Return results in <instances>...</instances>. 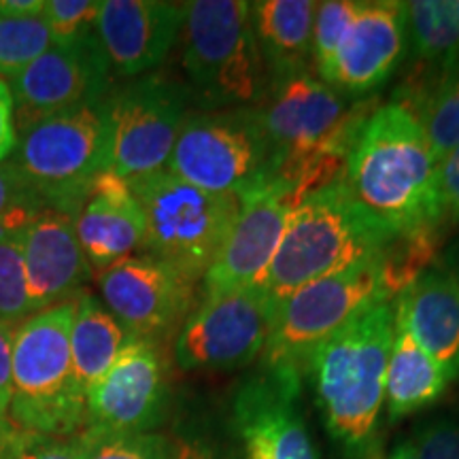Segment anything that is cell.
<instances>
[{
    "mask_svg": "<svg viewBox=\"0 0 459 459\" xmlns=\"http://www.w3.org/2000/svg\"><path fill=\"white\" fill-rule=\"evenodd\" d=\"M438 162L409 108L398 102L368 115L349 152L341 183L359 213L387 240L443 226Z\"/></svg>",
    "mask_w": 459,
    "mask_h": 459,
    "instance_id": "6da1fadb",
    "label": "cell"
},
{
    "mask_svg": "<svg viewBox=\"0 0 459 459\" xmlns=\"http://www.w3.org/2000/svg\"><path fill=\"white\" fill-rule=\"evenodd\" d=\"M394 334V302H378L321 344L308 366L325 428L351 453L364 451L375 436Z\"/></svg>",
    "mask_w": 459,
    "mask_h": 459,
    "instance_id": "7a4b0ae2",
    "label": "cell"
},
{
    "mask_svg": "<svg viewBox=\"0 0 459 459\" xmlns=\"http://www.w3.org/2000/svg\"><path fill=\"white\" fill-rule=\"evenodd\" d=\"M387 243L359 213L342 183L336 181L291 211L283 238L257 290L274 311L281 300L311 281L378 260Z\"/></svg>",
    "mask_w": 459,
    "mask_h": 459,
    "instance_id": "3957f363",
    "label": "cell"
},
{
    "mask_svg": "<svg viewBox=\"0 0 459 459\" xmlns=\"http://www.w3.org/2000/svg\"><path fill=\"white\" fill-rule=\"evenodd\" d=\"M74 300L22 321L13 336L11 426L71 438L85 426V394L74 377L71 328Z\"/></svg>",
    "mask_w": 459,
    "mask_h": 459,
    "instance_id": "277c9868",
    "label": "cell"
},
{
    "mask_svg": "<svg viewBox=\"0 0 459 459\" xmlns=\"http://www.w3.org/2000/svg\"><path fill=\"white\" fill-rule=\"evenodd\" d=\"M107 96L39 119L17 134L9 162L20 169L48 209L74 217L96 177L108 170Z\"/></svg>",
    "mask_w": 459,
    "mask_h": 459,
    "instance_id": "5b68a950",
    "label": "cell"
},
{
    "mask_svg": "<svg viewBox=\"0 0 459 459\" xmlns=\"http://www.w3.org/2000/svg\"><path fill=\"white\" fill-rule=\"evenodd\" d=\"M181 34L187 90L203 105V111L254 107L262 100L268 83L251 26L249 3H187Z\"/></svg>",
    "mask_w": 459,
    "mask_h": 459,
    "instance_id": "8992f818",
    "label": "cell"
},
{
    "mask_svg": "<svg viewBox=\"0 0 459 459\" xmlns=\"http://www.w3.org/2000/svg\"><path fill=\"white\" fill-rule=\"evenodd\" d=\"M128 186L145 215L141 254L203 283L237 220L240 198L204 192L166 169L128 179Z\"/></svg>",
    "mask_w": 459,
    "mask_h": 459,
    "instance_id": "52a82bcc",
    "label": "cell"
},
{
    "mask_svg": "<svg viewBox=\"0 0 459 459\" xmlns=\"http://www.w3.org/2000/svg\"><path fill=\"white\" fill-rule=\"evenodd\" d=\"M387 300L378 260L302 285L274 307L262 351L264 370L300 385L321 344L358 315Z\"/></svg>",
    "mask_w": 459,
    "mask_h": 459,
    "instance_id": "ba28073f",
    "label": "cell"
},
{
    "mask_svg": "<svg viewBox=\"0 0 459 459\" xmlns=\"http://www.w3.org/2000/svg\"><path fill=\"white\" fill-rule=\"evenodd\" d=\"M166 170L204 192L243 198L273 177V158L255 107L189 113Z\"/></svg>",
    "mask_w": 459,
    "mask_h": 459,
    "instance_id": "9c48e42d",
    "label": "cell"
},
{
    "mask_svg": "<svg viewBox=\"0 0 459 459\" xmlns=\"http://www.w3.org/2000/svg\"><path fill=\"white\" fill-rule=\"evenodd\" d=\"M189 100L192 94L186 85L164 74L136 77L108 91V170L126 181L164 170L189 115Z\"/></svg>",
    "mask_w": 459,
    "mask_h": 459,
    "instance_id": "30bf717a",
    "label": "cell"
},
{
    "mask_svg": "<svg viewBox=\"0 0 459 459\" xmlns=\"http://www.w3.org/2000/svg\"><path fill=\"white\" fill-rule=\"evenodd\" d=\"M273 307L257 287L203 296L175 338L186 372H228L251 364L266 347Z\"/></svg>",
    "mask_w": 459,
    "mask_h": 459,
    "instance_id": "8fae6325",
    "label": "cell"
},
{
    "mask_svg": "<svg viewBox=\"0 0 459 459\" xmlns=\"http://www.w3.org/2000/svg\"><path fill=\"white\" fill-rule=\"evenodd\" d=\"M96 281L102 304L128 336L162 342L196 307L198 283L147 254L115 262Z\"/></svg>",
    "mask_w": 459,
    "mask_h": 459,
    "instance_id": "7c38bea8",
    "label": "cell"
},
{
    "mask_svg": "<svg viewBox=\"0 0 459 459\" xmlns=\"http://www.w3.org/2000/svg\"><path fill=\"white\" fill-rule=\"evenodd\" d=\"M169 394V361L162 344L128 336L111 368L85 394L83 429L149 432L164 419Z\"/></svg>",
    "mask_w": 459,
    "mask_h": 459,
    "instance_id": "4fadbf2b",
    "label": "cell"
},
{
    "mask_svg": "<svg viewBox=\"0 0 459 459\" xmlns=\"http://www.w3.org/2000/svg\"><path fill=\"white\" fill-rule=\"evenodd\" d=\"M111 74L96 32L73 41H51L45 54L7 82L17 134L49 115L105 99Z\"/></svg>",
    "mask_w": 459,
    "mask_h": 459,
    "instance_id": "5bb4252c",
    "label": "cell"
},
{
    "mask_svg": "<svg viewBox=\"0 0 459 459\" xmlns=\"http://www.w3.org/2000/svg\"><path fill=\"white\" fill-rule=\"evenodd\" d=\"M294 209L290 194L273 181L245 194L220 254L200 283L203 296L230 294L260 285Z\"/></svg>",
    "mask_w": 459,
    "mask_h": 459,
    "instance_id": "9a60e30c",
    "label": "cell"
},
{
    "mask_svg": "<svg viewBox=\"0 0 459 459\" xmlns=\"http://www.w3.org/2000/svg\"><path fill=\"white\" fill-rule=\"evenodd\" d=\"M406 3L361 0L344 32L330 83L349 100H364L406 57Z\"/></svg>",
    "mask_w": 459,
    "mask_h": 459,
    "instance_id": "2e32d148",
    "label": "cell"
},
{
    "mask_svg": "<svg viewBox=\"0 0 459 459\" xmlns=\"http://www.w3.org/2000/svg\"><path fill=\"white\" fill-rule=\"evenodd\" d=\"M187 3L102 0L94 32L111 73L136 79L162 65L186 24Z\"/></svg>",
    "mask_w": 459,
    "mask_h": 459,
    "instance_id": "e0dca14e",
    "label": "cell"
},
{
    "mask_svg": "<svg viewBox=\"0 0 459 459\" xmlns=\"http://www.w3.org/2000/svg\"><path fill=\"white\" fill-rule=\"evenodd\" d=\"M296 383L264 370L234 398V429L245 459H319L296 406Z\"/></svg>",
    "mask_w": 459,
    "mask_h": 459,
    "instance_id": "ac0fdd59",
    "label": "cell"
},
{
    "mask_svg": "<svg viewBox=\"0 0 459 459\" xmlns=\"http://www.w3.org/2000/svg\"><path fill=\"white\" fill-rule=\"evenodd\" d=\"M26 291L30 315L71 302L91 277L71 215L43 209L22 230Z\"/></svg>",
    "mask_w": 459,
    "mask_h": 459,
    "instance_id": "d6986e66",
    "label": "cell"
},
{
    "mask_svg": "<svg viewBox=\"0 0 459 459\" xmlns=\"http://www.w3.org/2000/svg\"><path fill=\"white\" fill-rule=\"evenodd\" d=\"M73 221L91 273H102L115 262L134 255L145 240V215L139 200L128 181L111 170L96 177Z\"/></svg>",
    "mask_w": 459,
    "mask_h": 459,
    "instance_id": "ffe728a7",
    "label": "cell"
},
{
    "mask_svg": "<svg viewBox=\"0 0 459 459\" xmlns=\"http://www.w3.org/2000/svg\"><path fill=\"white\" fill-rule=\"evenodd\" d=\"M395 319L449 381L459 378V283L445 268L421 273L394 300Z\"/></svg>",
    "mask_w": 459,
    "mask_h": 459,
    "instance_id": "44dd1931",
    "label": "cell"
},
{
    "mask_svg": "<svg viewBox=\"0 0 459 459\" xmlns=\"http://www.w3.org/2000/svg\"><path fill=\"white\" fill-rule=\"evenodd\" d=\"M313 0H260L249 3L257 51L266 83L274 85L313 71ZM266 85V88H268Z\"/></svg>",
    "mask_w": 459,
    "mask_h": 459,
    "instance_id": "7402d4cb",
    "label": "cell"
},
{
    "mask_svg": "<svg viewBox=\"0 0 459 459\" xmlns=\"http://www.w3.org/2000/svg\"><path fill=\"white\" fill-rule=\"evenodd\" d=\"M449 378L440 366L423 351L409 330L395 319V334L392 353H389L385 378V404L389 419H402L434 404Z\"/></svg>",
    "mask_w": 459,
    "mask_h": 459,
    "instance_id": "603a6c76",
    "label": "cell"
},
{
    "mask_svg": "<svg viewBox=\"0 0 459 459\" xmlns=\"http://www.w3.org/2000/svg\"><path fill=\"white\" fill-rule=\"evenodd\" d=\"M126 330L107 307L91 294L74 298V317L71 328V353L74 377L83 394L111 368L122 351Z\"/></svg>",
    "mask_w": 459,
    "mask_h": 459,
    "instance_id": "cb8c5ba5",
    "label": "cell"
},
{
    "mask_svg": "<svg viewBox=\"0 0 459 459\" xmlns=\"http://www.w3.org/2000/svg\"><path fill=\"white\" fill-rule=\"evenodd\" d=\"M443 230V226L423 228L404 237H395L383 247L378 266L389 300L398 298L419 274L428 271L438 254Z\"/></svg>",
    "mask_w": 459,
    "mask_h": 459,
    "instance_id": "d4e9b609",
    "label": "cell"
},
{
    "mask_svg": "<svg viewBox=\"0 0 459 459\" xmlns=\"http://www.w3.org/2000/svg\"><path fill=\"white\" fill-rule=\"evenodd\" d=\"M436 162L459 147V60L429 88L417 111Z\"/></svg>",
    "mask_w": 459,
    "mask_h": 459,
    "instance_id": "484cf974",
    "label": "cell"
},
{
    "mask_svg": "<svg viewBox=\"0 0 459 459\" xmlns=\"http://www.w3.org/2000/svg\"><path fill=\"white\" fill-rule=\"evenodd\" d=\"M51 45L43 17H0V79L11 82Z\"/></svg>",
    "mask_w": 459,
    "mask_h": 459,
    "instance_id": "4316f807",
    "label": "cell"
},
{
    "mask_svg": "<svg viewBox=\"0 0 459 459\" xmlns=\"http://www.w3.org/2000/svg\"><path fill=\"white\" fill-rule=\"evenodd\" d=\"M359 0H328L317 3L313 24V71L321 82L330 83L334 62L344 39L358 13Z\"/></svg>",
    "mask_w": 459,
    "mask_h": 459,
    "instance_id": "83f0119b",
    "label": "cell"
},
{
    "mask_svg": "<svg viewBox=\"0 0 459 459\" xmlns=\"http://www.w3.org/2000/svg\"><path fill=\"white\" fill-rule=\"evenodd\" d=\"M20 237L22 230H0V321L11 325L30 317Z\"/></svg>",
    "mask_w": 459,
    "mask_h": 459,
    "instance_id": "f1b7e54d",
    "label": "cell"
},
{
    "mask_svg": "<svg viewBox=\"0 0 459 459\" xmlns=\"http://www.w3.org/2000/svg\"><path fill=\"white\" fill-rule=\"evenodd\" d=\"M83 459H175L172 445L158 434H107L94 429L79 432Z\"/></svg>",
    "mask_w": 459,
    "mask_h": 459,
    "instance_id": "f546056e",
    "label": "cell"
},
{
    "mask_svg": "<svg viewBox=\"0 0 459 459\" xmlns=\"http://www.w3.org/2000/svg\"><path fill=\"white\" fill-rule=\"evenodd\" d=\"M48 206L13 162L0 164V230H24Z\"/></svg>",
    "mask_w": 459,
    "mask_h": 459,
    "instance_id": "4dcf8cb0",
    "label": "cell"
},
{
    "mask_svg": "<svg viewBox=\"0 0 459 459\" xmlns=\"http://www.w3.org/2000/svg\"><path fill=\"white\" fill-rule=\"evenodd\" d=\"M0 459H83L82 438H57L11 428L0 438Z\"/></svg>",
    "mask_w": 459,
    "mask_h": 459,
    "instance_id": "1f68e13d",
    "label": "cell"
},
{
    "mask_svg": "<svg viewBox=\"0 0 459 459\" xmlns=\"http://www.w3.org/2000/svg\"><path fill=\"white\" fill-rule=\"evenodd\" d=\"M99 9V0H43L41 17L51 41L60 43L94 32Z\"/></svg>",
    "mask_w": 459,
    "mask_h": 459,
    "instance_id": "d6a6232c",
    "label": "cell"
},
{
    "mask_svg": "<svg viewBox=\"0 0 459 459\" xmlns=\"http://www.w3.org/2000/svg\"><path fill=\"white\" fill-rule=\"evenodd\" d=\"M411 443L419 459H459V419H428L415 429Z\"/></svg>",
    "mask_w": 459,
    "mask_h": 459,
    "instance_id": "836d02e7",
    "label": "cell"
},
{
    "mask_svg": "<svg viewBox=\"0 0 459 459\" xmlns=\"http://www.w3.org/2000/svg\"><path fill=\"white\" fill-rule=\"evenodd\" d=\"M438 206L443 223H459V147L438 164Z\"/></svg>",
    "mask_w": 459,
    "mask_h": 459,
    "instance_id": "e575fe53",
    "label": "cell"
},
{
    "mask_svg": "<svg viewBox=\"0 0 459 459\" xmlns=\"http://www.w3.org/2000/svg\"><path fill=\"white\" fill-rule=\"evenodd\" d=\"M17 325L0 321V428H9V404L13 394V336Z\"/></svg>",
    "mask_w": 459,
    "mask_h": 459,
    "instance_id": "d590c367",
    "label": "cell"
},
{
    "mask_svg": "<svg viewBox=\"0 0 459 459\" xmlns=\"http://www.w3.org/2000/svg\"><path fill=\"white\" fill-rule=\"evenodd\" d=\"M17 145V130L13 117V96L9 83L0 79V164L7 162Z\"/></svg>",
    "mask_w": 459,
    "mask_h": 459,
    "instance_id": "8d00e7d4",
    "label": "cell"
},
{
    "mask_svg": "<svg viewBox=\"0 0 459 459\" xmlns=\"http://www.w3.org/2000/svg\"><path fill=\"white\" fill-rule=\"evenodd\" d=\"M175 459H223L213 446L198 438H179L172 443Z\"/></svg>",
    "mask_w": 459,
    "mask_h": 459,
    "instance_id": "74e56055",
    "label": "cell"
},
{
    "mask_svg": "<svg viewBox=\"0 0 459 459\" xmlns=\"http://www.w3.org/2000/svg\"><path fill=\"white\" fill-rule=\"evenodd\" d=\"M43 11V0H0V17H37Z\"/></svg>",
    "mask_w": 459,
    "mask_h": 459,
    "instance_id": "f35d334b",
    "label": "cell"
},
{
    "mask_svg": "<svg viewBox=\"0 0 459 459\" xmlns=\"http://www.w3.org/2000/svg\"><path fill=\"white\" fill-rule=\"evenodd\" d=\"M438 266L445 268V271L449 274H453V277H455V281L459 283V240H455V243H453L449 249L445 251L443 260H440Z\"/></svg>",
    "mask_w": 459,
    "mask_h": 459,
    "instance_id": "ab89813d",
    "label": "cell"
},
{
    "mask_svg": "<svg viewBox=\"0 0 459 459\" xmlns=\"http://www.w3.org/2000/svg\"><path fill=\"white\" fill-rule=\"evenodd\" d=\"M387 459H419L417 453H415V446H412L411 440H404V443H400L395 449L392 451V455Z\"/></svg>",
    "mask_w": 459,
    "mask_h": 459,
    "instance_id": "60d3db41",
    "label": "cell"
},
{
    "mask_svg": "<svg viewBox=\"0 0 459 459\" xmlns=\"http://www.w3.org/2000/svg\"><path fill=\"white\" fill-rule=\"evenodd\" d=\"M453 4H455V13H457V20H459V0H455Z\"/></svg>",
    "mask_w": 459,
    "mask_h": 459,
    "instance_id": "b9f144b4",
    "label": "cell"
},
{
    "mask_svg": "<svg viewBox=\"0 0 459 459\" xmlns=\"http://www.w3.org/2000/svg\"><path fill=\"white\" fill-rule=\"evenodd\" d=\"M9 429H11V428H7V429H3V432H0V438H3V434H4V432H9Z\"/></svg>",
    "mask_w": 459,
    "mask_h": 459,
    "instance_id": "7bdbcfd3",
    "label": "cell"
},
{
    "mask_svg": "<svg viewBox=\"0 0 459 459\" xmlns=\"http://www.w3.org/2000/svg\"><path fill=\"white\" fill-rule=\"evenodd\" d=\"M9 428H13V426H9ZM3 429H7V428H0V432H3Z\"/></svg>",
    "mask_w": 459,
    "mask_h": 459,
    "instance_id": "ee69618b",
    "label": "cell"
}]
</instances>
